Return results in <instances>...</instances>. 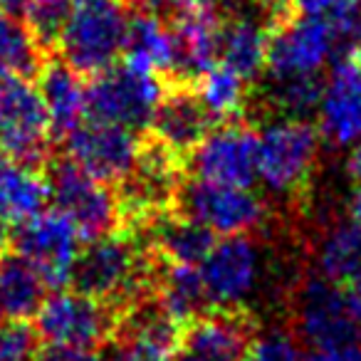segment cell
<instances>
[{"label": "cell", "mask_w": 361, "mask_h": 361, "mask_svg": "<svg viewBox=\"0 0 361 361\" xmlns=\"http://www.w3.org/2000/svg\"><path fill=\"white\" fill-rule=\"evenodd\" d=\"M129 27L124 0H75L57 35L62 60L80 75H99L126 52Z\"/></svg>", "instance_id": "obj_1"}, {"label": "cell", "mask_w": 361, "mask_h": 361, "mask_svg": "<svg viewBox=\"0 0 361 361\" xmlns=\"http://www.w3.org/2000/svg\"><path fill=\"white\" fill-rule=\"evenodd\" d=\"M322 134L305 116H277L257 131V180L275 196L307 186L319 161Z\"/></svg>", "instance_id": "obj_2"}, {"label": "cell", "mask_w": 361, "mask_h": 361, "mask_svg": "<svg viewBox=\"0 0 361 361\" xmlns=\"http://www.w3.org/2000/svg\"><path fill=\"white\" fill-rule=\"evenodd\" d=\"M164 94L159 72L131 60L116 62L87 85L90 119L126 126L131 131L146 129L154 121Z\"/></svg>", "instance_id": "obj_3"}, {"label": "cell", "mask_w": 361, "mask_h": 361, "mask_svg": "<svg viewBox=\"0 0 361 361\" xmlns=\"http://www.w3.org/2000/svg\"><path fill=\"white\" fill-rule=\"evenodd\" d=\"M149 267L141 250L119 235H102L90 240L77 257L72 285L75 290L87 292L97 300L106 302H131L144 287Z\"/></svg>", "instance_id": "obj_4"}, {"label": "cell", "mask_w": 361, "mask_h": 361, "mask_svg": "<svg viewBox=\"0 0 361 361\" xmlns=\"http://www.w3.org/2000/svg\"><path fill=\"white\" fill-rule=\"evenodd\" d=\"M111 329L109 305L80 290H55L35 312V331L47 346L97 349Z\"/></svg>", "instance_id": "obj_5"}, {"label": "cell", "mask_w": 361, "mask_h": 361, "mask_svg": "<svg viewBox=\"0 0 361 361\" xmlns=\"http://www.w3.org/2000/svg\"><path fill=\"white\" fill-rule=\"evenodd\" d=\"M52 208L60 211L80 231L82 240L109 235L121 218V201L109 183L82 171L70 159L57 164L50 176Z\"/></svg>", "instance_id": "obj_6"}, {"label": "cell", "mask_w": 361, "mask_h": 361, "mask_svg": "<svg viewBox=\"0 0 361 361\" xmlns=\"http://www.w3.org/2000/svg\"><path fill=\"white\" fill-rule=\"evenodd\" d=\"M180 213L213 235H247L265 221V201L247 186H226L193 178L178 193Z\"/></svg>", "instance_id": "obj_7"}, {"label": "cell", "mask_w": 361, "mask_h": 361, "mask_svg": "<svg viewBox=\"0 0 361 361\" xmlns=\"http://www.w3.org/2000/svg\"><path fill=\"white\" fill-rule=\"evenodd\" d=\"M55 134L40 90L23 75L0 80V151L35 164Z\"/></svg>", "instance_id": "obj_8"}, {"label": "cell", "mask_w": 361, "mask_h": 361, "mask_svg": "<svg viewBox=\"0 0 361 361\" xmlns=\"http://www.w3.org/2000/svg\"><path fill=\"white\" fill-rule=\"evenodd\" d=\"M208 305L231 312L245 305L262 280V252L247 235H226L213 243L198 265Z\"/></svg>", "instance_id": "obj_9"}, {"label": "cell", "mask_w": 361, "mask_h": 361, "mask_svg": "<svg viewBox=\"0 0 361 361\" xmlns=\"http://www.w3.org/2000/svg\"><path fill=\"white\" fill-rule=\"evenodd\" d=\"M295 324L297 336L310 349L359 344L361 339L346 290L322 275L305 280L297 290Z\"/></svg>", "instance_id": "obj_10"}, {"label": "cell", "mask_w": 361, "mask_h": 361, "mask_svg": "<svg viewBox=\"0 0 361 361\" xmlns=\"http://www.w3.org/2000/svg\"><path fill=\"white\" fill-rule=\"evenodd\" d=\"M339 55V40L329 23L295 16V20H287L270 32L265 70L272 82L319 77V72Z\"/></svg>", "instance_id": "obj_11"}, {"label": "cell", "mask_w": 361, "mask_h": 361, "mask_svg": "<svg viewBox=\"0 0 361 361\" xmlns=\"http://www.w3.org/2000/svg\"><path fill=\"white\" fill-rule=\"evenodd\" d=\"M16 247L45 280L50 290H62L75 275L82 252V235L60 211H40L16 228Z\"/></svg>", "instance_id": "obj_12"}, {"label": "cell", "mask_w": 361, "mask_h": 361, "mask_svg": "<svg viewBox=\"0 0 361 361\" xmlns=\"http://www.w3.org/2000/svg\"><path fill=\"white\" fill-rule=\"evenodd\" d=\"M144 146L136 131L106 121L87 119L67 134V159L104 183H126L141 159Z\"/></svg>", "instance_id": "obj_13"}, {"label": "cell", "mask_w": 361, "mask_h": 361, "mask_svg": "<svg viewBox=\"0 0 361 361\" xmlns=\"http://www.w3.org/2000/svg\"><path fill=\"white\" fill-rule=\"evenodd\" d=\"M191 171L193 178L252 188L257 183V131L233 121L208 129L191 151Z\"/></svg>", "instance_id": "obj_14"}, {"label": "cell", "mask_w": 361, "mask_h": 361, "mask_svg": "<svg viewBox=\"0 0 361 361\" xmlns=\"http://www.w3.org/2000/svg\"><path fill=\"white\" fill-rule=\"evenodd\" d=\"M317 129L334 149L361 144V70L354 62L336 60L322 82L317 102Z\"/></svg>", "instance_id": "obj_15"}, {"label": "cell", "mask_w": 361, "mask_h": 361, "mask_svg": "<svg viewBox=\"0 0 361 361\" xmlns=\"http://www.w3.org/2000/svg\"><path fill=\"white\" fill-rule=\"evenodd\" d=\"M221 30L223 16L216 0H196L180 13H176L173 35L176 47H178L176 72L198 80L203 72L218 65Z\"/></svg>", "instance_id": "obj_16"}, {"label": "cell", "mask_w": 361, "mask_h": 361, "mask_svg": "<svg viewBox=\"0 0 361 361\" xmlns=\"http://www.w3.org/2000/svg\"><path fill=\"white\" fill-rule=\"evenodd\" d=\"M250 349V329L231 312L191 322L173 349V361H243Z\"/></svg>", "instance_id": "obj_17"}, {"label": "cell", "mask_w": 361, "mask_h": 361, "mask_svg": "<svg viewBox=\"0 0 361 361\" xmlns=\"http://www.w3.org/2000/svg\"><path fill=\"white\" fill-rule=\"evenodd\" d=\"M211 114L203 109L201 99L188 90L164 94L151 121L154 139L171 154H191L198 141L211 129Z\"/></svg>", "instance_id": "obj_18"}, {"label": "cell", "mask_w": 361, "mask_h": 361, "mask_svg": "<svg viewBox=\"0 0 361 361\" xmlns=\"http://www.w3.org/2000/svg\"><path fill=\"white\" fill-rule=\"evenodd\" d=\"M37 90L55 134L67 136L90 119L87 85L82 82L80 72L72 70L67 62H52L42 67Z\"/></svg>", "instance_id": "obj_19"}, {"label": "cell", "mask_w": 361, "mask_h": 361, "mask_svg": "<svg viewBox=\"0 0 361 361\" xmlns=\"http://www.w3.org/2000/svg\"><path fill=\"white\" fill-rule=\"evenodd\" d=\"M50 183L32 164L0 151V216L13 226L30 221L45 211Z\"/></svg>", "instance_id": "obj_20"}, {"label": "cell", "mask_w": 361, "mask_h": 361, "mask_svg": "<svg viewBox=\"0 0 361 361\" xmlns=\"http://www.w3.org/2000/svg\"><path fill=\"white\" fill-rule=\"evenodd\" d=\"M267 47H270V32L260 18L240 13L231 20H223L218 62L231 67L247 82L265 70Z\"/></svg>", "instance_id": "obj_21"}, {"label": "cell", "mask_w": 361, "mask_h": 361, "mask_svg": "<svg viewBox=\"0 0 361 361\" xmlns=\"http://www.w3.org/2000/svg\"><path fill=\"white\" fill-rule=\"evenodd\" d=\"M126 60L144 65L154 72H176L178 47H176L173 25L161 20L159 13L141 11L131 16L129 42H126Z\"/></svg>", "instance_id": "obj_22"}, {"label": "cell", "mask_w": 361, "mask_h": 361, "mask_svg": "<svg viewBox=\"0 0 361 361\" xmlns=\"http://www.w3.org/2000/svg\"><path fill=\"white\" fill-rule=\"evenodd\" d=\"M50 287L23 255H0V310L6 319H27L40 310Z\"/></svg>", "instance_id": "obj_23"}, {"label": "cell", "mask_w": 361, "mask_h": 361, "mask_svg": "<svg viewBox=\"0 0 361 361\" xmlns=\"http://www.w3.org/2000/svg\"><path fill=\"white\" fill-rule=\"evenodd\" d=\"M317 270L341 287L361 280V233L349 218L334 223L317 243Z\"/></svg>", "instance_id": "obj_24"}, {"label": "cell", "mask_w": 361, "mask_h": 361, "mask_svg": "<svg viewBox=\"0 0 361 361\" xmlns=\"http://www.w3.org/2000/svg\"><path fill=\"white\" fill-rule=\"evenodd\" d=\"M213 243H216V235L183 213L164 218L154 226V247L171 265L198 267L213 247Z\"/></svg>", "instance_id": "obj_25"}, {"label": "cell", "mask_w": 361, "mask_h": 361, "mask_svg": "<svg viewBox=\"0 0 361 361\" xmlns=\"http://www.w3.org/2000/svg\"><path fill=\"white\" fill-rule=\"evenodd\" d=\"M156 302L161 310L178 324H186L208 310L206 287H203L201 272L191 265H171L159 280V297Z\"/></svg>", "instance_id": "obj_26"}, {"label": "cell", "mask_w": 361, "mask_h": 361, "mask_svg": "<svg viewBox=\"0 0 361 361\" xmlns=\"http://www.w3.org/2000/svg\"><path fill=\"white\" fill-rule=\"evenodd\" d=\"M196 97L211 119L231 121L247 104V80L218 62L198 77Z\"/></svg>", "instance_id": "obj_27"}, {"label": "cell", "mask_w": 361, "mask_h": 361, "mask_svg": "<svg viewBox=\"0 0 361 361\" xmlns=\"http://www.w3.org/2000/svg\"><path fill=\"white\" fill-rule=\"evenodd\" d=\"M40 65V40L18 13L0 11V80L32 75Z\"/></svg>", "instance_id": "obj_28"}, {"label": "cell", "mask_w": 361, "mask_h": 361, "mask_svg": "<svg viewBox=\"0 0 361 361\" xmlns=\"http://www.w3.org/2000/svg\"><path fill=\"white\" fill-rule=\"evenodd\" d=\"M272 102L287 116H307L317 109L322 82L319 77H300V80H277L272 82Z\"/></svg>", "instance_id": "obj_29"}, {"label": "cell", "mask_w": 361, "mask_h": 361, "mask_svg": "<svg viewBox=\"0 0 361 361\" xmlns=\"http://www.w3.org/2000/svg\"><path fill=\"white\" fill-rule=\"evenodd\" d=\"M40 336L25 319L0 322V361H37Z\"/></svg>", "instance_id": "obj_30"}, {"label": "cell", "mask_w": 361, "mask_h": 361, "mask_svg": "<svg viewBox=\"0 0 361 361\" xmlns=\"http://www.w3.org/2000/svg\"><path fill=\"white\" fill-rule=\"evenodd\" d=\"M72 6H75V0H30L25 18H27V25L37 35V40L40 42L57 40Z\"/></svg>", "instance_id": "obj_31"}, {"label": "cell", "mask_w": 361, "mask_h": 361, "mask_svg": "<svg viewBox=\"0 0 361 361\" xmlns=\"http://www.w3.org/2000/svg\"><path fill=\"white\" fill-rule=\"evenodd\" d=\"M307 351L287 329H270L250 341L252 361H305Z\"/></svg>", "instance_id": "obj_32"}, {"label": "cell", "mask_w": 361, "mask_h": 361, "mask_svg": "<svg viewBox=\"0 0 361 361\" xmlns=\"http://www.w3.org/2000/svg\"><path fill=\"white\" fill-rule=\"evenodd\" d=\"M173 349L176 346L164 341L121 331V336L114 341L109 361H173Z\"/></svg>", "instance_id": "obj_33"}, {"label": "cell", "mask_w": 361, "mask_h": 361, "mask_svg": "<svg viewBox=\"0 0 361 361\" xmlns=\"http://www.w3.org/2000/svg\"><path fill=\"white\" fill-rule=\"evenodd\" d=\"M37 361H109L97 349H65V346H50L42 351Z\"/></svg>", "instance_id": "obj_34"}, {"label": "cell", "mask_w": 361, "mask_h": 361, "mask_svg": "<svg viewBox=\"0 0 361 361\" xmlns=\"http://www.w3.org/2000/svg\"><path fill=\"white\" fill-rule=\"evenodd\" d=\"M305 361H361V344L331 346V349H310Z\"/></svg>", "instance_id": "obj_35"}, {"label": "cell", "mask_w": 361, "mask_h": 361, "mask_svg": "<svg viewBox=\"0 0 361 361\" xmlns=\"http://www.w3.org/2000/svg\"><path fill=\"white\" fill-rule=\"evenodd\" d=\"M141 6H144V11H154V13H180L183 8H188L191 3H196V0H139Z\"/></svg>", "instance_id": "obj_36"}, {"label": "cell", "mask_w": 361, "mask_h": 361, "mask_svg": "<svg viewBox=\"0 0 361 361\" xmlns=\"http://www.w3.org/2000/svg\"><path fill=\"white\" fill-rule=\"evenodd\" d=\"M346 297H349V305H351V314L356 319V326H359V334H361V280H356L354 285L344 287Z\"/></svg>", "instance_id": "obj_37"}, {"label": "cell", "mask_w": 361, "mask_h": 361, "mask_svg": "<svg viewBox=\"0 0 361 361\" xmlns=\"http://www.w3.org/2000/svg\"><path fill=\"white\" fill-rule=\"evenodd\" d=\"M346 173H349V178L361 188V144H356L354 149L349 151V159H346Z\"/></svg>", "instance_id": "obj_38"}, {"label": "cell", "mask_w": 361, "mask_h": 361, "mask_svg": "<svg viewBox=\"0 0 361 361\" xmlns=\"http://www.w3.org/2000/svg\"><path fill=\"white\" fill-rule=\"evenodd\" d=\"M346 218H349L351 223H354L356 228H359L361 233V188L351 196L349 206H346Z\"/></svg>", "instance_id": "obj_39"}, {"label": "cell", "mask_w": 361, "mask_h": 361, "mask_svg": "<svg viewBox=\"0 0 361 361\" xmlns=\"http://www.w3.org/2000/svg\"><path fill=\"white\" fill-rule=\"evenodd\" d=\"M27 6H30V0H0V11H8V13H25Z\"/></svg>", "instance_id": "obj_40"}, {"label": "cell", "mask_w": 361, "mask_h": 361, "mask_svg": "<svg viewBox=\"0 0 361 361\" xmlns=\"http://www.w3.org/2000/svg\"><path fill=\"white\" fill-rule=\"evenodd\" d=\"M13 233H16V226H13L11 221H6V218L0 216V250L8 245V240L13 238Z\"/></svg>", "instance_id": "obj_41"}, {"label": "cell", "mask_w": 361, "mask_h": 361, "mask_svg": "<svg viewBox=\"0 0 361 361\" xmlns=\"http://www.w3.org/2000/svg\"><path fill=\"white\" fill-rule=\"evenodd\" d=\"M349 60L354 62V65H356V67H359V70H361V37H359V40H356L354 50L349 52Z\"/></svg>", "instance_id": "obj_42"}, {"label": "cell", "mask_w": 361, "mask_h": 361, "mask_svg": "<svg viewBox=\"0 0 361 361\" xmlns=\"http://www.w3.org/2000/svg\"><path fill=\"white\" fill-rule=\"evenodd\" d=\"M3 319H6V314H3V310H0V322H3Z\"/></svg>", "instance_id": "obj_43"}, {"label": "cell", "mask_w": 361, "mask_h": 361, "mask_svg": "<svg viewBox=\"0 0 361 361\" xmlns=\"http://www.w3.org/2000/svg\"><path fill=\"white\" fill-rule=\"evenodd\" d=\"M247 361H252V359H247Z\"/></svg>", "instance_id": "obj_44"}]
</instances>
